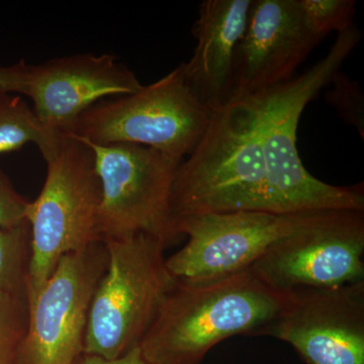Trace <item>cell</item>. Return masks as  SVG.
<instances>
[{
	"label": "cell",
	"instance_id": "18",
	"mask_svg": "<svg viewBox=\"0 0 364 364\" xmlns=\"http://www.w3.org/2000/svg\"><path fill=\"white\" fill-rule=\"evenodd\" d=\"M28 315V299L25 296L0 294V364H18Z\"/></svg>",
	"mask_w": 364,
	"mask_h": 364
},
{
	"label": "cell",
	"instance_id": "12",
	"mask_svg": "<svg viewBox=\"0 0 364 364\" xmlns=\"http://www.w3.org/2000/svg\"><path fill=\"white\" fill-rule=\"evenodd\" d=\"M318 44L306 30L299 0H251L247 26L235 52L230 102L291 80Z\"/></svg>",
	"mask_w": 364,
	"mask_h": 364
},
{
	"label": "cell",
	"instance_id": "3",
	"mask_svg": "<svg viewBox=\"0 0 364 364\" xmlns=\"http://www.w3.org/2000/svg\"><path fill=\"white\" fill-rule=\"evenodd\" d=\"M265 189L255 105L251 98L232 100L212 112L200 142L176 170L170 198L172 228L186 215L264 212Z\"/></svg>",
	"mask_w": 364,
	"mask_h": 364
},
{
	"label": "cell",
	"instance_id": "8",
	"mask_svg": "<svg viewBox=\"0 0 364 364\" xmlns=\"http://www.w3.org/2000/svg\"><path fill=\"white\" fill-rule=\"evenodd\" d=\"M85 144L92 151L102 191L97 232L102 242L136 234L167 246L176 242L170 198L181 161L135 144Z\"/></svg>",
	"mask_w": 364,
	"mask_h": 364
},
{
	"label": "cell",
	"instance_id": "20",
	"mask_svg": "<svg viewBox=\"0 0 364 364\" xmlns=\"http://www.w3.org/2000/svg\"><path fill=\"white\" fill-rule=\"evenodd\" d=\"M28 203L0 170V229L18 226L26 222Z\"/></svg>",
	"mask_w": 364,
	"mask_h": 364
},
{
	"label": "cell",
	"instance_id": "7",
	"mask_svg": "<svg viewBox=\"0 0 364 364\" xmlns=\"http://www.w3.org/2000/svg\"><path fill=\"white\" fill-rule=\"evenodd\" d=\"M249 270L282 294L364 282V210L299 214Z\"/></svg>",
	"mask_w": 364,
	"mask_h": 364
},
{
	"label": "cell",
	"instance_id": "13",
	"mask_svg": "<svg viewBox=\"0 0 364 364\" xmlns=\"http://www.w3.org/2000/svg\"><path fill=\"white\" fill-rule=\"evenodd\" d=\"M128 66L111 54H76L28 65L23 95L48 128L66 134L100 100L132 95L142 87Z\"/></svg>",
	"mask_w": 364,
	"mask_h": 364
},
{
	"label": "cell",
	"instance_id": "17",
	"mask_svg": "<svg viewBox=\"0 0 364 364\" xmlns=\"http://www.w3.org/2000/svg\"><path fill=\"white\" fill-rule=\"evenodd\" d=\"M299 6L306 30L318 43L329 33L353 26L354 0H299Z\"/></svg>",
	"mask_w": 364,
	"mask_h": 364
},
{
	"label": "cell",
	"instance_id": "15",
	"mask_svg": "<svg viewBox=\"0 0 364 364\" xmlns=\"http://www.w3.org/2000/svg\"><path fill=\"white\" fill-rule=\"evenodd\" d=\"M64 136V134L46 127L33 107L18 95H0V155L33 143L48 162L58 153Z\"/></svg>",
	"mask_w": 364,
	"mask_h": 364
},
{
	"label": "cell",
	"instance_id": "23",
	"mask_svg": "<svg viewBox=\"0 0 364 364\" xmlns=\"http://www.w3.org/2000/svg\"><path fill=\"white\" fill-rule=\"evenodd\" d=\"M79 363H80V359H79V360L76 361V363H74L73 364H79Z\"/></svg>",
	"mask_w": 364,
	"mask_h": 364
},
{
	"label": "cell",
	"instance_id": "2",
	"mask_svg": "<svg viewBox=\"0 0 364 364\" xmlns=\"http://www.w3.org/2000/svg\"><path fill=\"white\" fill-rule=\"evenodd\" d=\"M284 296L250 270L205 282L176 280L139 349L148 364H200L224 340L267 336Z\"/></svg>",
	"mask_w": 364,
	"mask_h": 364
},
{
	"label": "cell",
	"instance_id": "9",
	"mask_svg": "<svg viewBox=\"0 0 364 364\" xmlns=\"http://www.w3.org/2000/svg\"><path fill=\"white\" fill-rule=\"evenodd\" d=\"M107 265L105 242L66 254L28 301L18 364H73L85 351L93 294Z\"/></svg>",
	"mask_w": 364,
	"mask_h": 364
},
{
	"label": "cell",
	"instance_id": "11",
	"mask_svg": "<svg viewBox=\"0 0 364 364\" xmlns=\"http://www.w3.org/2000/svg\"><path fill=\"white\" fill-rule=\"evenodd\" d=\"M267 336L306 364H364V282L286 293Z\"/></svg>",
	"mask_w": 364,
	"mask_h": 364
},
{
	"label": "cell",
	"instance_id": "16",
	"mask_svg": "<svg viewBox=\"0 0 364 364\" xmlns=\"http://www.w3.org/2000/svg\"><path fill=\"white\" fill-rule=\"evenodd\" d=\"M31 257V229L28 222L0 229V294L28 298Z\"/></svg>",
	"mask_w": 364,
	"mask_h": 364
},
{
	"label": "cell",
	"instance_id": "10",
	"mask_svg": "<svg viewBox=\"0 0 364 364\" xmlns=\"http://www.w3.org/2000/svg\"><path fill=\"white\" fill-rule=\"evenodd\" d=\"M299 215L255 210L186 215L173 223L186 245L166 258L176 280L205 282L247 272L275 241L289 233Z\"/></svg>",
	"mask_w": 364,
	"mask_h": 364
},
{
	"label": "cell",
	"instance_id": "5",
	"mask_svg": "<svg viewBox=\"0 0 364 364\" xmlns=\"http://www.w3.org/2000/svg\"><path fill=\"white\" fill-rule=\"evenodd\" d=\"M210 114L189 85L181 63L132 95L92 105L66 135L95 145L145 146L182 161L200 142Z\"/></svg>",
	"mask_w": 364,
	"mask_h": 364
},
{
	"label": "cell",
	"instance_id": "14",
	"mask_svg": "<svg viewBox=\"0 0 364 364\" xmlns=\"http://www.w3.org/2000/svg\"><path fill=\"white\" fill-rule=\"evenodd\" d=\"M251 0H205L193 28L196 40L184 72L196 97L210 111L231 100L235 52L245 32Z\"/></svg>",
	"mask_w": 364,
	"mask_h": 364
},
{
	"label": "cell",
	"instance_id": "6",
	"mask_svg": "<svg viewBox=\"0 0 364 364\" xmlns=\"http://www.w3.org/2000/svg\"><path fill=\"white\" fill-rule=\"evenodd\" d=\"M46 163L44 186L26 208L32 248L28 303L64 255L102 242L97 232L102 191L92 151L65 135L58 153Z\"/></svg>",
	"mask_w": 364,
	"mask_h": 364
},
{
	"label": "cell",
	"instance_id": "19",
	"mask_svg": "<svg viewBox=\"0 0 364 364\" xmlns=\"http://www.w3.org/2000/svg\"><path fill=\"white\" fill-rule=\"evenodd\" d=\"M331 85L326 100L335 107L339 117L353 126L364 136V95L361 86L341 70L337 72L329 85Z\"/></svg>",
	"mask_w": 364,
	"mask_h": 364
},
{
	"label": "cell",
	"instance_id": "21",
	"mask_svg": "<svg viewBox=\"0 0 364 364\" xmlns=\"http://www.w3.org/2000/svg\"><path fill=\"white\" fill-rule=\"evenodd\" d=\"M28 64L25 61L13 66L0 67V95L2 93H21L26 90Z\"/></svg>",
	"mask_w": 364,
	"mask_h": 364
},
{
	"label": "cell",
	"instance_id": "22",
	"mask_svg": "<svg viewBox=\"0 0 364 364\" xmlns=\"http://www.w3.org/2000/svg\"><path fill=\"white\" fill-rule=\"evenodd\" d=\"M79 364H148L141 353L139 347L132 349L128 353L116 359H105L97 355L83 354Z\"/></svg>",
	"mask_w": 364,
	"mask_h": 364
},
{
	"label": "cell",
	"instance_id": "4",
	"mask_svg": "<svg viewBox=\"0 0 364 364\" xmlns=\"http://www.w3.org/2000/svg\"><path fill=\"white\" fill-rule=\"evenodd\" d=\"M104 242L107 265L93 294L83 354L116 359L139 346L176 279L159 239L136 234Z\"/></svg>",
	"mask_w": 364,
	"mask_h": 364
},
{
	"label": "cell",
	"instance_id": "1",
	"mask_svg": "<svg viewBox=\"0 0 364 364\" xmlns=\"http://www.w3.org/2000/svg\"><path fill=\"white\" fill-rule=\"evenodd\" d=\"M361 40L356 26L338 33L324 58L299 77L251 98L267 171L264 212L298 215L320 210H364L363 183L336 186L314 177L296 145L299 119L306 105L340 71Z\"/></svg>",
	"mask_w": 364,
	"mask_h": 364
}]
</instances>
